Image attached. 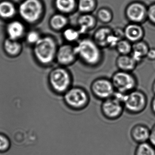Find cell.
<instances>
[{
    "label": "cell",
    "instance_id": "836d02e7",
    "mask_svg": "<svg viewBox=\"0 0 155 155\" xmlns=\"http://www.w3.org/2000/svg\"><path fill=\"white\" fill-rule=\"evenodd\" d=\"M152 91L154 94L155 95V79L153 82L152 86Z\"/></svg>",
    "mask_w": 155,
    "mask_h": 155
},
{
    "label": "cell",
    "instance_id": "4fadbf2b",
    "mask_svg": "<svg viewBox=\"0 0 155 155\" xmlns=\"http://www.w3.org/2000/svg\"><path fill=\"white\" fill-rule=\"evenodd\" d=\"M130 136L133 141L137 144L146 143L149 142L150 129L144 124H137L131 129Z\"/></svg>",
    "mask_w": 155,
    "mask_h": 155
},
{
    "label": "cell",
    "instance_id": "ba28073f",
    "mask_svg": "<svg viewBox=\"0 0 155 155\" xmlns=\"http://www.w3.org/2000/svg\"><path fill=\"white\" fill-rule=\"evenodd\" d=\"M101 110L107 119L114 120L119 118L125 109L123 101L113 95L112 97L103 101Z\"/></svg>",
    "mask_w": 155,
    "mask_h": 155
},
{
    "label": "cell",
    "instance_id": "7402d4cb",
    "mask_svg": "<svg viewBox=\"0 0 155 155\" xmlns=\"http://www.w3.org/2000/svg\"><path fill=\"white\" fill-rule=\"evenodd\" d=\"M81 35V33L78 28L67 27L63 31L64 39L68 42V43L78 42Z\"/></svg>",
    "mask_w": 155,
    "mask_h": 155
},
{
    "label": "cell",
    "instance_id": "d6986e66",
    "mask_svg": "<svg viewBox=\"0 0 155 155\" xmlns=\"http://www.w3.org/2000/svg\"><path fill=\"white\" fill-rule=\"evenodd\" d=\"M77 5L76 0H55L54 5L59 13L64 15L71 13Z\"/></svg>",
    "mask_w": 155,
    "mask_h": 155
},
{
    "label": "cell",
    "instance_id": "ac0fdd59",
    "mask_svg": "<svg viewBox=\"0 0 155 155\" xmlns=\"http://www.w3.org/2000/svg\"><path fill=\"white\" fill-rule=\"evenodd\" d=\"M69 20L66 15L57 13L53 15L50 18V26L53 30L55 31H63L67 27Z\"/></svg>",
    "mask_w": 155,
    "mask_h": 155
},
{
    "label": "cell",
    "instance_id": "ffe728a7",
    "mask_svg": "<svg viewBox=\"0 0 155 155\" xmlns=\"http://www.w3.org/2000/svg\"><path fill=\"white\" fill-rule=\"evenodd\" d=\"M16 13L14 5L9 1H2L0 2V17L4 19L12 18Z\"/></svg>",
    "mask_w": 155,
    "mask_h": 155
},
{
    "label": "cell",
    "instance_id": "30bf717a",
    "mask_svg": "<svg viewBox=\"0 0 155 155\" xmlns=\"http://www.w3.org/2000/svg\"><path fill=\"white\" fill-rule=\"evenodd\" d=\"M91 91L95 97L103 101L112 97L115 92L111 80L104 78L95 80L91 84Z\"/></svg>",
    "mask_w": 155,
    "mask_h": 155
},
{
    "label": "cell",
    "instance_id": "e0dca14e",
    "mask_svg": "<svg viewBox=\"0 0 155 155\" xmlns=\"http://www.w3.org/2000/svg\"><path fill=\"white\" fill-rule=\"evenodd\" d=\"M24 26L21 22L13 21L10 22L6 26V32L8 38L13 40H18L24 35Z\"/></svg>",
    "mask_w": 155,
    "mask_h": 155
},
{
    "label": "cell",
    "instance_id": "5b68a950",
    "mask_svg": "<svg viewBox=\"0 0 155 155\" xmlns=\"http://www.w3.org/2000/svg\"><path fill=\"white\" fill-rule=\"evenodd\" d=\"M66 105L74 110H81L85 108L89 102L87 92L79 87H71L63 95Z\"/></svg>",
    "mask_w": 155,
    "mask_h": 155
},
{
    "label": "cell",
    "instance_id": "f1b7e54d",
    "mask_svg": "<svg viewBox=\"0 0 155 155\" xmlns=\"http://www.w3.org/2000/svg\"><path fill=\"white\" fill-rule=\"evenodd\" d=\"M147 21L151 24L155 26V2L148 6Z\"/></svg>",
    "mask_w": 155,
    "mask_h": 155
},
{
    "label": "cell",
    "instance_id": "f546056e",
    "mask_svg": "<svg viewBox=\"0 0 155 155\" xmlns=\"http://www.w3.org/2000/svg\"><path fill=\"white\" fill-rule=\"evenodd\" d=\"M9 145L8 139L5 136L0 135V151H4L8 149Z\"/></svg>",
    "mask_w": 155,
    "mask_h": 155
},
{
    "label": "cell",
    "instance_id": "603a6c76",
    "mask_svg": "<svg viewBox=\"0 0 155 155\" xmlns=\"http://www.w3.org/2000/svg\"><path fill=\"white\" fill-rule=\"evenodd\" d=\"M134 155H155V147L149 142L138 144Z\"/></svg>",
    "mask_w": 155,
    "mask_h": 155
},
{
    "label": "cell",
    "instance_id": "8fae6325",
    "mask_svg": "<svg viewBox=\"0 0 155 155\" xmlns=\"http://www.w3.org/2000/svg\"><path fill=\"white\" fill-rule=\"evenodd\" d=\"M77 58L74 46L71 44H64L58 47L55 60L61 66L71 65L74 62Z\"/></svg>",
    "mask_w": 155,
    "mask_h": 155
},
{
    "label": "cell",
    "instance_id": "484cf974",
    "mask_svg": "<svg viewBox=\"0 0 155 155\" xmlns=\"http://www.w3.org/2000/svg\"><path fill=\"white\" fill-rule=\"evenodd\" d=\"M150 49L149 45L143 40L137 42L133 44V51L137 52L143 56L144 57H146L147 52Z\"/></svg>",
    "mask_w": 155,
    "mask_h": 155
},
{
    "label": "cell",
    "instance_id": "277c9868",
    "mask_svg": "<svg viewBox=\"0 0 155 155\" xmlns=\"http://www.w3.org/2000/svg\"><path fill=\"white\" fill-rule=\"evenodd\" d=\"M148 104V97L144 92L136 89L126 94L124 101V109L132 115L143 113Z\"/></svg>",
    "mask_w": 155,
    "mask_h": 155
},
{
    "label": "cell",
    "instance_id": "cb8c5ba5",
    "mask_svg": "<svg viewBox=\"0 0 155 155\" xmlns=\"http://www.w3.org/2000/svg\"><path fill=\"white\" fill-rule=\"evenodd\" d=\"M96 6L95 0H79L77 3L78 9L82 14L91 13Z\"/></svg>",
    "mask_w": 155,
    "mask_h": 155
},
{
    "label": "cell",
    "instance_id": "8992f818",
    "mask_svg": "<svg viewBox=\"0 0 155 155\" xmlns=\"http://www.w3.org/2000/svg\"><path fill=\"white\" fill-rule=\"evenodd\" d=\"M115 91L127 94L137 89L138 81L131 72L119 71L113 75L111 79Z\"/></svg>",
    "mask_w": 155,
    "mask_h": 155
},
{
    "label": "cell",
    "instance_id": "9c48e42d",
    "mask_svg": "<svg viewBox=\"0 0 155 155\" xmlns=\"http://www.w3.org/2000/svg\"><path fill=\"white\" fill-rule=\"evenodd\" d=\"M147 8L142 2H133L126 8V17L130 22L142 24L147 21Z\"/></svg>",
    "mask_w": 155,
    "mask_h": 155
},
{
    "label": "cell",
    "instance_id": "2e32d148",
    "mask_svg": "<svg viewBox=\"0 0 155 155\" xmlns=\"http://www.w3.org/2000/svg\"><path fill=\"white\" fill-rule=\"evenodd\" d=\"M113 30L109 27L104 26L97 29L93 35V40L101 47H107L108 38Z\"/></svg>",
    "mask_w": 155,
    "mask_h": 155
},
{
    "label": "cell",
    "instance_id": "7a4b0ae2",
    "mask_svg": "<svg viewBox=\"0 0 155 155\" xmlns=\"http://www.w3.org/2000/svg\"><path fill=\"white\" fill-rule=\"evenodd\" d=\"M58 46L55 39L50 35L42 36L34 45L35 58L41 64L50 65L55 60Z\"/></svg>",
    "mask_w": 155,
    "mask_h": 155
},
{
    "label": "cell",
    "instance_id": "d6a6232c",
    "mask_svg": "<svg viewBox=\"0 0 155 155\" xmlns=\"http://www.w3.org/2000/svg\"><path fill=\"white\" fill-rule=\"evenodd\" d=\"M150 107H151V110L152 113L155 116V95L152 98L151 104H150Z\"/></svg>",
    "mask_w": 155,
    "mask_h": 155
},
{
    "label": "cell",
    "instance_id": "4316f807",
    "mask_svg": "<svg viewBox=\"0 0 155 155\" xmlns=\"http://www.w3.org/2000/svg\"><path fill=\"white\" fill-rule=\"evenodd\" d=\"M97 19L102 22L108 23L112 21L113 15L110 10L107 8H102L97 11Z\"/></svg>",
    "mask_w": 155,
    "mask_h": 155
},
{
    "label": "cell",
    "instance_id": "7c38bea8",
    "mask_svg": "<svg viewBox=\"0 0 155 155\" xmlns=\"http://www.w3.org/2000/svg\"><path fill=\"white\" fill-rule=\"evenodd\" d=\"M124 38L134 44L143 40L145 32L142 24L130 22L124 29Z\"/></svg>",
    "mask_w": 155,
    "mask_h": 155
},
{
    "label": "cell",
    "instance_id": "44dd1931",
    "mask_svg": "<svg viewBox=\"0 0 155 155\" xmlns=\"http://www.w3.org/2000/svg\"><path fill=\"white\" fill-rule=\"evenodd\" d=\"M4 48L5 52L9 55L15 56L18 55L21 52V45L18 42V40L8 38L4 42Z\"/></svg>",
    "mask_w": 155,
    "mask_h": 155
},
{
    "label": "cell",
    "instance_id": "d4e9b609",
    "mask_svg": "<svg viewBox=\"0 0 155 155\" xmlns=\"http://www.w3.org/2000/svg\"><path fill=\"white\" fill-rule=\"evenodd\" d=\"M115 48L120 55H130L133 51V43L124 38L118 42Z\"/></svg>",
    "mask_w": 155,
    "mask_h": 155
},
{
    "label": "cell",
    "instance_id": "4dcf8cb0",
    "mask_svg": "<svg viewBox=\"0 0 155 155\" xmlns=\"http://www.w3.org/2000/svg\"><path fill=\"white\" fill-rule=\"evenodd\" d=\"M149 142L155 147V123L150 129V136Z\"/></svg>",
    "mask_w": 155,
    "mask_h": 155
},
{
    "label": "cell",
    "instance_id": "52a82bcc",
    "mask_svg": "<svg viewBox=\"0 0 155 155\" xmlns=\"http://www.w3.org/2000/svg\"><path fill=\"white\" fill-rule=\"evenodd\" d=\"M43 12V5L40 0H25L19 6L20 16L29 23L38 22L41 18Z\"/></svg>",
    "mask_w": 155,
    "mask_h": 155
},
{
    "label": "cell",
    "instance_id": "3957f363",
    "mask_svg": "<svg viewBox=\"0 0 155 155\" xmlns=\"http://www.w3.org/2000/svg\"><path fill=\"white\" fill-rule=\"evenodd\" d=\"M48 81L51 89L57 94L63 95L71 87V76L64 66L53 69L49 74Z\"/></svg>",
    "mask_w": 155,
    "mask_h": 155
},
{
    "label": "cell",
    "instance_id": "83f0119b",
    "mask_svg": "<svg viewBox=\"0 0 155 155\" xmlns=\"http://www.w3.org/2000/svg\"><path fill=\"white\" fill-rule=\"evenodd\" d=\"M41 37L38 31L32 30L28 32L26 35V40L28 43L35 45Z\"/></svg>",
    "mask_w": 155,
    "mask_h": 155
},
{
    "label": "cell",
    "instance_id": "9a60e30c",
    "mask_svg": "<svg viewBox=\"0 0 155 155\" xmlns=\"http://www.w3.org/2000/svg\"><path fill=\"white\" fill-rule=\"evenodd\" d=\"M116 63L119 70L131 72L135 70L138 65L130 55H120L117 58Z\"/></svg>",
    "mask_w": 155,
    "mask_h": 155
},
{
    "label": "cell",
    "instance_id": "1f68e13d",
    "mask_svg": "<svg viewBox=\"0 0 155 155\" xmlns=\"http://www.w3.org/2000/svg\"><path fill=\"white\" fill-rule=\"evenodd\" d=\"M146 57L150 61H155V48H150Z\"/></svg>",
    "mask_w": 155,
    "mask_h": 155
},
{
    "label": "cell",
    "instance_id": "5bb4252c",
    "mask_svg": "<svg viewBox=\"0 0 155 155\" xmlns=\"http://www.w3.org/2000/svg\"><path fill=\"white\" fill-rule=\"evenodd\" d=\"M96 24V18L91 13L82 14L78 18V29L81 35L91 31Z\"/></svg>",
    "mask_w": 155,
    "mask_h": 155
},
{
    "label": "cell",
    "instance_id": "6da1fadb",
    "mask_svg": "<svg viewBox=\"0 0 155 155\" xmlns=\"http://www.w3.org/2000/svg\"><path fill=\"white\" fill-rule=\"evenodd\" d=\"M100 48L93 39L87 38L79 40L74 46L77 58L90 66H95L101 61L102 53Z\"/></svg>",
    "mask_w": 155,
    "mask_h": 155
}]
</instances>
